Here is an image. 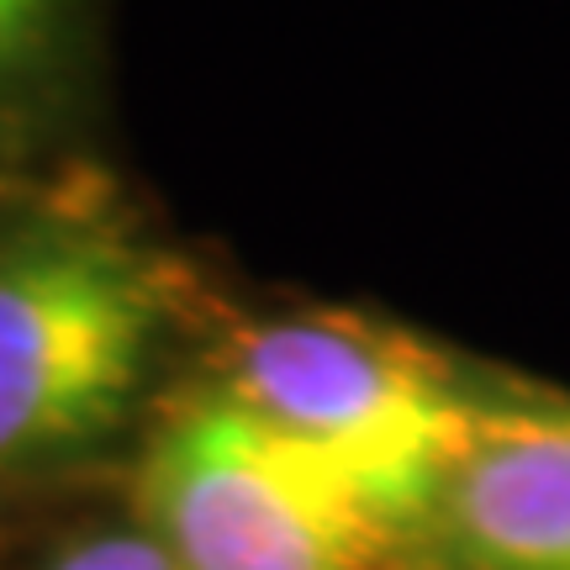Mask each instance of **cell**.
<instances>
[{
	"label": "cell",
	"mask_w": 570,
	"mask_h": 570,
	"mask_svg": "<svg viewBox=\"0 0 570 570\" xmlns=\"http://www.w3.org/2000/svg\"><path fill=\"white\" fill-rule=\"evenodd\" d=\"M402 570H570V396L487 386Z\"/></svg>",
	"instance_id": "277c9868"
},
{
	"label": "cell",
	"mask_w": 570,
	"mask_h": 570,
	"mask_svg": "<svg viewBox=\"0 0 570 570\" xmlns=\"http://www.w3.org/2000/svg\"><path fill=\"white\" fill-rule=\"evenodd\" d=\"M48 570H175V560L154 544L148 529L142 533L111 529V533H90L80 544H69Z\"/></svg>",
	"instance_id": "8992f818"
},
{
	"label": "cell",
	"mask_w": 570,
	"mask_h": 570,
	"mask_svg": "<svg viewBox=\"0 0 570 570\" xmlns=\"http://www.w3.org/2000/svg\"><path fill=\"white\" fill-rule=\"evenodd\" d=\"M223 386L344 475L407 554L465 454L487 386L439 348L360 312H302L244 327Z\"/></svg>",
	"instance_id": "6da1fadb"
},
{
	"label": "cell",
	"mask_w": 570,
	"mask_h": 570,
	"mask_svg": "<svg viewBox=\"0 0 570 570\" xmlns=\"http://www.w3.org/2000/svg\"><path fill=\"white\" fill-rule=\"evenodd\" d=\"M59 11L63 0H0V90L38 69L59 32Z\"/></svg>",
	"instance_id": "5b68a950"
},
{
	"label": "cell",
	"mask_w": 570,
	"mask_h": 570,
	"mask_svg": "<svg viewBox=\"0 0 570 570\" xmlns=\"http://www.w3.org/2000/svg\"><path fill=\"white\" fill-rule=\"evenodd\" d=\"M159 269L106 233L0 248V470L90 449L138 402L164 333Z\"/></svg>",
	"instance_id": "3957f363"
},
{
	"label": "cell",
	"mask_w": 570,
	"mask_h": 570,
	"mask_svg": "<svg viewBox=\"0 0 570 570\" xmlns=\"http://www.w3.org/2000/svg\"><path fill=\"white\" fill-rule=\"evenodd\" d=\"M138 502L175 570H402V539L344 475L223 381L164 417Z\"/></svg>",
	"instance_id": "7a4b0ae2"
}]
</instances>
